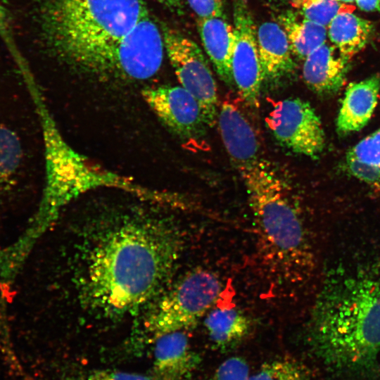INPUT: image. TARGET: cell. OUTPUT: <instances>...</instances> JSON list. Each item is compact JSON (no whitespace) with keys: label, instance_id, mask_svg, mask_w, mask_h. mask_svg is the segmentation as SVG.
Masks as SVG:
<instances>
[{"label":"cell","instance_id":"cell-6","mask_svg":"<svg viewBox=\"0 0 380 380\" xmlns=\"http://www.w3.org/2000/svg\"><path fill=\"white\" fill-rule=\"evenodd\" d=\"M222 284L213 272L198 268L166 289L144 315V334L152 342L158 336L193 328L220 298Z\"/></svg>","mask_w":380,"mask_h":380},{"label":"cell","instance_id":"cell-3","mask_svg":"<svg viewBox=\"0 0 380 380\" xmlns=\"http://www.w3.org/2000/svg\"><path fill=\"white\" fill-rule=\"evenodd\" d=\"M148 14L143 0H42L37 20L52 56L108 81L118 44Z\"/></svg>","mask_w":380,"mask_h":380},{"label":"cell","instance_id":"cell-20","mask_svg":"<svg viewBox=\"0 0 380 380\" xmlns=\"http://www.w3.org/2000/svg\"><path fill=\"white\" fill-rule=\"evenodd\" d=\"M285 32L293 56L305 58L326 42V26L305 18L296 11L286 10L277 17Z\"/></svg>","mask_w":380,"mask_h":380},{"label":"cell","instance_id":"cell-7","mask_svg":"<svg viewBox=\"0 0 380 380\" xmlns=\"http://www.w3.org/2000/svg\"><path fill=\"white\" fill-rule=\"evenodd\" d=\"M164 46L182 87L199 103L207 125L217 123V87L213 74L198 44L182 33L161 23Z\"/></svg>","mask_w":380,"mask_h":380},{"label":"cell","instance_id":"cell-5","mask_svg":"<svg viewBox=\"0 0 380 380\" xmlns=\"http://www.w3.org/2000/svg\"><path fill=\"white\" fill-rule=\"evenodd\" d=\"M239 172L254 218L262 270L272 284L302 285L312 274L315 255L307 226L289 189L263 158Z\"/></svg>","mask_w":380,"mask_h":380},{"label":"cell","instance_id":"cell-27","mask_svg":"<svg viewBox=\"0 0 380 380\" xmlns=\"http://www.w3.org/2000/svg\"><path fill=\"white\" fill-rule=\"evenodd\" d=\"M198 18H224V0H187Z\"/></svg>","mask_w":380,"mask_h":380},{"label":"cell","instance_id":"cell-23","mask_svg":"<svg viewBox=\"0 0 380 380\" xmlns=\"http://www.w3.org/2000/svg\"><path fill=\"white\" fill-rule=\"evenodd\" d=\"M290 3L305 18L326 27L339 12L348 7L338 0H290Z\"/></svg>","mask_w":380,"mask_h":380},{"label":"cell","instance_id":"cell-28","mask_svg":"<svg viewBox=\"0 0 380 380\" xmlns=\"http://www.w3.org/2000/svg\"><path fill=\"white\" fill-rule=\"evenodd\" d=\"M84 380H155L152 376L115 369H97L89 373Z\"/></svg>","mask_w":380,"mask_h":380},{"label":"cell","instance_id":"cell-10","mask_svg":"<svg viewBox=\"0 0 380 380\" xmlns=\"http://www.w3.org/2000/svg\"><path fill=\"white\" fill-rule=\"evenodd\" d=\"M233 11L235 42L232 71L234 83L246 103L258 108L263 80L257 30L246 0H235Z\"/></svg>","mask_w":380,"mask_h":380},{"label":"cell","instance_id":"cell-2","mask_svg":"<svg viewBox=\"0 0 380 380\" xmlns=\"http://www.w3.org/2000/svg\"><path fill=\"white\" fill-rule=\"evenodd\" d=\"M308 337L315 355L334 371L378 374L379 281L354 276L329 282L314 308Z\"/></svg>","mask_w":380,"mask_h":380},{"label":"cell","instance_id":"cell-32","mask_svg":"<svg viewBox=\"0 0 380 380\" xmlns=\"http://www.w3.org/2000/svg\"><path fill=\"white\" fill-rule=\"evenodd\" d=\"M267 1L272 3H279L281 0H267Z\"/></svg>","mask_w":380,"mask_h":380},{"label":"cell","instance_id":"cell-8","mask_svg":"<svg viewBox=\"0 0 380 380\" xmlns=\"http://www.w3.org/2000/svg\"><path fill=\"white\" fill-rule=\"evenodd\" d=\"M164 48L161 29L150 14L145 15L118 44L108 81L134 82L153 77L161 68Z\"/></svg>","mask_w":380,"mask_h":380},{"label":"cell","instance_id":"cell-19","mask_svg":"<svg viewBox=\"0 0 380 380\" xmlns=\"http://www.w3.org/2000/svg\"><path fill=\"white\" fill-rule=\"evenodd\" d=\"M327 29L331 44L343 56L351 59L369 42L373 25L353 14L352 7L348 6L331 20Z\"/></svg>","mask_w":380,"mask_h":380},{"label":"cell","instance_id":"cell-1","mask_svg":"<svg viewBox=\"0 0 380 380\" xmlns=\"http://www.w3.org/2000/svg\"><path fill=\"white\" fill-rule=\"evenodd\" d=\"M184 244L172 220L137 215L89 234L80 251L82 303L106 318L134 315L166 290Z\"/></svg>","mask_w":380,"mask_h":380},{"label":"cell","instance_id":"cell-12","mask_svg":"<svg viewBox=\"0 0 380 380\" xmlns=\"http://www.w3.org/2000/svg\"><path fill=\"white\" fill-rule=\"evenodd\" d=\"M217 122L224 146L239 171L262 158L256 131L238 103L225 99Z\"/></svg>","mask_w":380,"mask_h":380},{"label":"cell","instance_id":"cell-31","mask_svg":"<svg viewBox=\"0 0 380 380\" xmlns=\"http://www.w3.org/2000/svg\"><path fill=\"white\" fill-rule=\"evenodd\" d=\"M338 1L341 3L344 4V3H351L355 0H338Z\"/></svg>","mask_w":380,"mask_h":380},{"label":"cell","instance_id":"cell-24","mask_svg":"<svg viewBox=\"0 0 380 380\" xmlns=\"http://www.w3.org/2000/svg\"><path fill=\"white\" fill-rule=\"evenodd\" d=\"M346 160H355L380 169V129L351 148L347 153Z\"/></svg>","mask_w":380,"mask_h":380},{"label":"cell","instance_id":"cell-9","mask_svg":"<svg viewBox=\"0 0 380 380\" xmlns=\"http://www.w3.org/2000/svg\"><path fill=\"white\" fill-rule=\"evenodd\" d=\"M266 122L274 138L296 153L317 158L324 148L321 120L305 101L289 98L276 102Z\"/></svg>","mask_w":380,"mask_h":380},{"label":"cell","instance_id":"cell-21","mask_svg":"<svg viewBox=\"0 0 380 380\" xmlns=\"http://www.w3.org/2000/svg\"><path fill=\"white\" fill-rule=\"evenodd\" d=\"M21 146L14 133L0 127V198L11 186L20 167Z\"/></svg>","mask_w":380,"mask_h":380},{"label":"cell","instance_id":"cell-26","mask_svg":"<svg viewBox=\"0 0 380 380\" xmlns=\"http://www.w3.org/2000/svg\"><path fill=\"white\" fill-rule=\"evenodd\" d=\"M249 365L241 357H231L222 362L207 380H250Z\"/></svg>","mask_w":380,"mask_h":380},{"label":"cell","instance_id":"cell-30","mask_svg":"<svg viewBox=\"0 0 380 380\" xmlns=\"http://www.w3.org/2000/svg\"><path fill=\"white\" fill-rule=\"evenodd\" d=\"M158 1L172 11H176L178 13L182 12V0H158Z\"/></svg>","mask_w":380,"mask_h":380},{"label":"cell","instance_id":"cell-11","mask_svg":"<svg viewBox=\"0 0 380 380\" xmlns=\"http://www.w3.org/2000/svg\"><path fill=\"white\" fill-rule=\"evenodd\" d=\"M141 96L166 128L180 139L191 140L205 134L208 126L201 107L181 85L146 87Z\"/></svg>","mask_w":380,"mask_h":380},{"label":"cell","instance_id":"cell-16","mask_svg":"<svg viewBox=\"0 0 380 380\" xmlns=\"http://www.w3.org/2000/svg\"><path fill=\"white\" fill-rule=\"evenodd\" d=\"M379 91V75L348 85L336 121L340 134L359 131L367 125L376 106Z\"/></svg>","mask_w":380,"mask_h":380},{"label":"cell","instance_id":"cell-18","mask_svg":"<svg viewBox=\"0 0 380 380\" xmlns=\"http://www.w3.org/2000/svg\"><path fill=\"white\" fill-rule=\"evenodd\" d=\"M204 326L213 347L222 353L237 347L252 328L249 317L235 308L213 309L206 315Z\"/></svg>","mask_w":380,"mask_h":380},{"label":"cell","instance_id":"cell-4","mask_svg":"<svg viewBox=\"0 0 380 380\" xmlns=\"http://www.w3.org/2000/svg\"><path fill=\"white\" fill-rule=\"evenodd\" d=\"M31 92L42 127L46 182L38 209L24 232L1 249L3 260L15 269L23 268L37 242L63 208L87 191L101 188L121 189L157 203H164L167 196L139 186L76 151L61 134L37 88Z\"/></svg>","mask_w":380,"mask_h":380},{"label":"cell","instance_id":"cell-29","mask_svg":"<svg viewBox=\"0 0 380 380\" xmlns=\"http://www.w3.org/2000/svg\"><path fill=\"white\" fill-rule=\"evenodd\" d=\"M357 6L365 11H380V0H355Z\"/></svg>","mask_w":380,"mask_h":380},{"label":"cell","instance_id":"cell-14","mask_svg":"<svg viewBox=\"0 0 380 380\" xmlns=\"http://www.w3.org/2000/svg\"><path fill=\"white\" fill-rule=\"evenodd\" d=\"M350 60L326 42L305 58L303 80L317 94H334L345 82Z\"/></svg>","mask_w":380,"mask_h":380},{"label":"cell","instance_id":"cell-25","mask_svg":"<svg viewBox=\"0 0 380 380\" xmlns=\"http://www.w3.org/2000/svg\"><path fill=\"white\" fill-rule=\"evenodd\" d=\"M0 38L8 49L22 74L30 71L20 49L18 47L11 18L8 11L0 4Z\"/></svg>","mask_w":380,"mask_h":380},{"label":"cell","instance_id":"cell-17","mask_svg":"<svg viewBox=\"0 0 380 380\" xmlns=\"http://www.w3.org/2000/svg\"><path fill=\"white\" fill-rule=\"evenodd\" d=\"M197 27L204 49L217 74L232 87L234 84L232 71L234 27L224 18H198Z\"/></svg>","mask_w":380,"mask_h":380},{"label":"cell","instance_id":"cell-22","mask_svg":"<svg viewBox=\"0 0 380 380\" xmlns=\"http://www.w3.org/2000/svg\"><path fill=\"white\" fill-rule=\"evenodd\" d=\"M250 380H311V376L302 362L281 357L263 363Z\"/></svg>","mask_w":380,"mask_h":380},{"label":"cell","instance_id":"cell-15","mask_svg":"<svg viewBox=\"0 0 380 380\" xmlns=\"http://www.w3.org/2000/svg\"><path fill=\"white\" fill-rule=\"evenodd\" d=\"M262 80L276 82L290 75L296 64L286 34L277 22L266 21L257 29Z\"/></svg>","mask_w":380,"mask_h":380},{"label":"cell","instance_id":"cell-13","mask_svg":"<svg viewBox=\"0 0 380 380\" xmlns=\"http://www.w3.org/2000/svg\"><path fill=\"white\" fill-rule=\"evenodd\" d=\"M153 354L155 380H191L201 357L194 350L184 331H173L156 338Z\"/></svg>","mask_w":380,"mask_h":380},{"label":"cell","instance_id":"cell-33","mask_svg":"<svg viewBox=\"0 0 380 380\" xmlns=\"http://www.w3.org/2000/svg\"><path fill=\"white\" fill-rule=\"evenodd\" d=\"M379 283H380V279H379Z\"/></svg>","mask_w":380,"mask_h":380}]
</instances>
